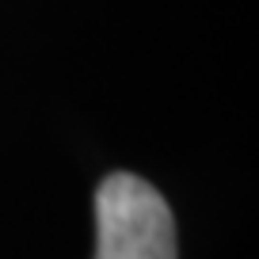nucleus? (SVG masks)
Here are the masks:
<instances>
[{"instance_id": "obj_1", "label": "nucleus", "mask_w": 259, "mask_h": 259, "mask_svg": "<svg viewBox=\"0 0 259 259\" xmlns=\"http://www.w3.org/2000/svg\"><path fill=\"white\" fill-rule=\"evenodd\" d=\"M96 259H176V221L160 191L118 171L96 194Z\"/></svg>"}]
</instances>
